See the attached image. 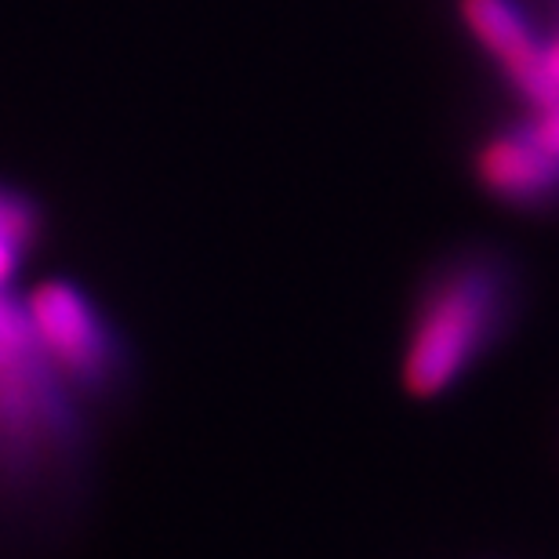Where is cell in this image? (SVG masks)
I'll use <instances>...</instances> for the list:
<instances>
[{
	"label": "cell",
	"instance_id": "3",
	"mask_svg": "<svg viewBox=\"0 0 559 559\" xmlns=\"http://www.w3.org/2000/svg\"><path fill=\"white\" fill-rule=\"evenodd\" d=\"M19 298L44 364L87 415H103L128 396L135 382V356L124 331L92 290L70 276H48Z\"/></svg>",
	"mask_w": 559,
	"mask_h": 559
},
{
	"label": "cell",
	"instance_id": "4",
	"mask_svg": "<svg viewBox=\"0 0 559 559\" xmlns=\"http://www.w3.org/2000/svg\"><path fill=\"white\" fill-rule=\"evenodd\" d=\"M473 182L495 204L520 215H545L559 207V156H552L523 124L490 131L473 150Z\"/></svg>",
	"mask_w": 559,
	"mask_h": 559
},
{
	"label": "cell",
	"instance_id": "5",
	"mask_svg": "<svg viewBox=\"0 0 559 559\" xmlns=\"http://www.w3.org/2000/svg\"><path fill=\"white\" fill-rule=\"evenodd\" d=\"M457 11L473 40L498 62L501 76L523 103L531 109L556 103L559 95L545 73V44L512 0H457Z\"/></svg>",
	"mask_w": 559,
	"mask_h": 559
},
{
	"label": "cell",
	"instance_id": "1",
	"mask_svg": "<svg viewBox=\"0 0 559 559\" xmlns=\"http://www.w3.org/2000/svg\"><path fill=\"white\" fill-rule=\"evenodd\" d=\"M92 415L33 342L22 298L0 287V545L59 534L84 506Z\"/></svg>",
	"mask_w": 559,
	"mask_h": 559
},
{
	"label": "cell",
	"instance_id": "6",
	"mask_svg": "<svg viewBox=\"0 0 559 559\" xmlns=\"http://www.w3.org/2000/svg\"><path fill=\"white\" fill-rule=\"evenodd\" d=\"M48 237V211L29 189L0 178V287L15 280Z\"/></svg>",
	"mask_w": 559,
	"mask_h": 559
},
{
	"label": "cell",
	"instance_id": "2",
	"mask_svg": "<svg viewBox=\"0 0 559 559\" xmlns=\"http://www.w3.org/2000/svg\"><path fill=\"white\" fill-rule=\"evenodd\" d=\"M531 284L516 254L462 243L418 276L400 342V389L415 404H443L516 338Z\"/></svg>",
	"mask_w": 559,
	"mask_h": 559
},
{
	"label": "cell",
	"instance_id": "7",
	"mask_svg": "<svg viewBox=\"0 0 559 559\" xmlns=\"http://www.w3.org/2000/svg\"><path fill=\"white\" fill-rule=\"evenodd\" d=\"M527 128L534 131L545 150L552 156H559V98L556 103H545V106H534L531 117H527Z\"/></svg>",
	"mask_w": 559,
	"mask_h": 559
}]
</instances>
